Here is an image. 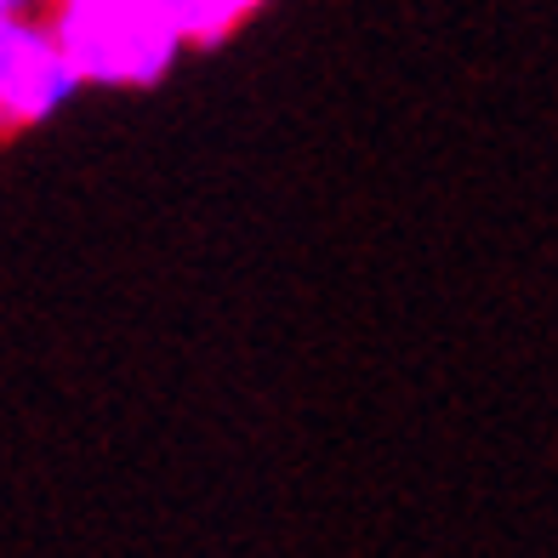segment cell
<instances>
[{"mask_svg": "<svg viewBox=\"0 0 558 558\" xmlns=\"http://www.w3.org/2000/svg\"><path fill=\"white\" fill-rule=\"evenodd\" d=\"M52 40V35H40V29H29L23 17H0V97H7V86L23 74V63H29L40 46Z\"/></svg>", "mask_w": 558, "mask_h": 558, "instance_id": "cell-1", "label": "cell"}]
</instances>
